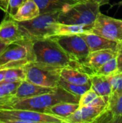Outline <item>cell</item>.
<instances>
[{"label":"cell","mask_w":122,"mask_h":123,"mask_svg":"<svg viewBox=\"0 0 122 123\" xmlns=\"http://www.w3.org/2000/svg\"><path fill=\"white\" fill-rule=\"evenodd\" d=\"M32 48L35 62L55 67L75 68L83 71L81 63L65 51L52 37L32 40Z\"/></svg>","instance_id":"obj_1"},{"label":"cell","mask_w":122,"mask_h":123,"mask_svg":"<svg viewBox=\"0 0 122 123\" xmlns=\"http://www.w3.org/2000/svg\"><path fill=\"white\" fill-rule=\"evenodd\" d=\"M80 97L65 91L61 86H58L50 92L37 95L35 97L15 99L6 103L0 107V110H28L45 113L48 107L60 102L78 103Z\"/></svg>","instance_id":"obj_2"},{"label":"cell","mask_w":122,"mask_h":123,"mask_svg":"<svg viewBox=\"0 0 122 123\" xmlns=\"http://www.w3.org/2000/svg\"><path fill=\"white\" fill-rule=\"evenodd\" d=\"M59 12L42 13L33 19L17 22L27 39L35 40L51 37L58 35Z\"/></svg>","instance_id":"obj_3"},{"label":"cell","mask_w":122,"mask_h":123,"mask_svg":"<svg viewBox=\"0 0 122 123\" xmlns=\"http://www.w3.org/2000/svg\"><path fill=\"white\" fill-rule=\"evenodd\" d=\"M101 6L92 0H86L73 4L68 9L59 12L58 22L64 25H93Z\"/></svg>","instance_id":"obj_4"},{"label":"cell","mask_w":122,"mask_h":123,"mask_svg":"<svg viewBox=\"0 0 122 123\" xmlns=\"http://www.w3.org/2000/svg\"><path fill=\"white\" fill-rule=\"evenodd\" d=\"M35 61L32 40L26 39L7 45L0 55V69L24 67Z\"/></svg>","instance_id":"obj_5"},{"label":"cell","mask_w":122,"mask_h":123,"mask_svg":"<svg viewBox=\"0 0 122 123\" xmlns=\"http://www.w3.org/2000/svg\"><path fill=\"white\" fill-rule=\"evenodd\" d=\"M25 79L32 84L48 88H56L60 79V67H55L38 62H32L24 66Z\"/></svg>","instance_id":"obj_6"},{"label":"cell","mask_w":122,"mask_h":123,"mask_svg":"<svg viewBox=\"0 0 122 123\" xmlns=\"http://www.w3.org/2000/svg\"><path fill=\"white\" fill-rule=\"evenodd\" d=\"M0 123H65L57 116L28 110H0Z\"/></svg>","instance_id":"obj_7"},{"label":"cell","mask_w":122,"mask_h":123,"mask_svg":"<svg viewBox=\"0 0 122 123\" xmlns=\"http://www.w3.org/2000/svg\"><path fill=\"white\" fill-rule=\"evenodd\" d=\"M109 97L99 96L91 104L79 107L71 115L65 118V123H92L104 112Z\"/></svg>","instance_id":"obj_8"},{"label":"cell","mask_w":122,"mask_h":123,"mask_svg":"<svg viewBox=\"0 0 122 123\" xmlns=\"http://www.w3.org/2000/svg\"><path fill=\"white\" fill-rule=\"evenodd\" d=\"M91 33L116 42H122V19L99 13L91 28Z\"/></svg>","instance_id":"obj_9"},{"label":"cell","mask_w":122,"mask_h":123,"mask_svg":"<svg viewBox=\"0 0 122 123\" xmlns=\"http://www.w3.org/2000/svg\"><path fill=\"white\" fill-rule=\"evenodd\" d=\"M51 37H52L65 51L80 63H81L90 53L86 41L81 35H56Z\"/></svg>","instance_id":"obj_10"},{"label":"cell","mask_w":122,"mask_h":123,"mask_svg":"<svg viewBox=\"0 0 122 123\" xmlns=\"http://www.w3.org/2000/svg\"><path fill=\"white\" fill-rule=\"evenodd\" d=\"M95 123H122V90L111 92L106 110Z\"/></svg>","instance_id":"obj_11"},{"label":"cell","mask_w":122,"mask_h":123,"mask_svg":"<svg viewBox=\"0 0 122 123\" xmlns=\"http://www.w3.org/2000/svg\"><path fill=\"white\" fill-rule=\"evenodd\" d=\"M116 53L117 50L113 49H106L91 52L81 63L82 69L89 75L93 74L104 63L111 58L116 57Z\"/></svg>","instance_id":"obj_12"},{"label":"cell","mask_w":122,"mask_h":123,"mask_svg":"<svg viewBox=\"0 0 122 123\" xmlns=\"http://www.w3.org/2000/svg\"><path fill=\"white\" fill-rule=\"evenodd\" d=\"M26 39L18 22L14 19H5L0 23V40L4 44L9 45Z\"/></svg>","instance_id":"obj_13"},{"label":"cell","mask_w":122,"mask_h":123,"mask_svg":"<svg viewBox=\"0 0 122 123\" xmlns=\"http://www.w3.org/2000/svg\"><path fill=\"white\" fill-rule=\"evenodd\" d=\"M80 35L86 41L90 53L106 49L117 50L119 48V42L106 39L99 35L91 32L83 33Z\"/></svg>","instance_id":"obj_14"},{"label":"cell","mask_w":122,"mask_h":123,"mask_svg":"<svg viewBox=\"0 0 122 123\" xmlns=\"http://www.w3.org/2000/svg\"><path fill=\"white\" fill-rule=\"evenodd\" d=\"M56 88H48L41 86L35 84H32L26 79L22 81L14 95V99H26L32 97H35L37 95H40L42 94L50 92L55 90Z\"/></svg>","instance_id":"obj_15"},{"label":"cell","mask_w":122,"mask_h":123,"mask_svg":"<svg viewBox=\"0 0 122 123\" xmlns=\"http://www.w3.org/2000/svg\"><path fill=\"white\" fill-rule=\"evenodd\" d=\"M37 4L40 14L65 10L78 2L86 0H34Z\"/></svg>","instance_id":"obj_16"},{"label":"cell","mask_w":122,"mask_h":123,"mask_svg":"<svg viewBox=\"0 0 122 123\" xmlns=\"http://www.w3.org/2000/svg\"><path fill=\"white\" fill-rule=\"evenodd\" d=\"M60 76L61 79L70 84L83 85L90 83L89 74L75 68H61L60 71Z\"/></svg>","instance_id":"obj_17"},{"label":"cell","mask_w":122,"mask_h":123,"mask_svg":"<svg viewBox=\"0 0 122 123\" xmlns=\"http://www.w3.org/2000/svg\"><path fill=\"white\" fill-rule=\"evenodd\" d=\"M40 14V9L34 0H25L12 19L17 22L29 21L37 17Z\"/></svg>","instance_id":"obj_18"},{"label":"cell","mask_w":122,"mask_h":123,"mask_svg":"<svg viewBox=\"0 0 122 123\" xmlns=\"http://www.w3.org/2000/svg\"><path fill=\"white\" fill-rule=\"evenodd\" d=\"M78 103L60 102L46 109L45 113L59 117L65 121V118L74 113L78 109Z\"/></svg>","instance_id":"obj_19"},{"label":"cell","mask_w":122,"mask_h":123,"mask_svg":"<svg viewBox=\"0 0 122 123\" xmlns=\"http://www.w3.org/2000/svg\"><path fill=\"white\" fill-rule=\"evenodd\" d=\"M89 76L91 88L99 96L109 97L111 94V87L108 78L106 76L95 74Z\"/></svg>","instance_id":"obj_20"},{"label":"cell","mask_w":122,"mask_h":123,"mask_svg":"<svg viewBox=\"0 0 122 123\" xmlns=\"http://www.w3.org/2000/svg\"><path fill=\"white\" fill-rule=\"evenodd\" d=\"M93 25H64L60 24L58 35H80L90 32Z\"/></svg>","instance_id":"obj_21"},{"label":"cell","mask_w":122,"mask_h":123,"mask_svg":"<svg viewBox=\"0 0 122 123\" xmlns=\"http://www.w3.org/2000/svg\"><path fill=\"white\" fill-rule=\"evenodd\" d=\"M58 86H61L65 91L73 94L74 96L80 97L84 92H86L87 90H88L91 88V82L86 84L78 85V84H70L60 78L58 83Z\"/></svg>","instance_id":"obj_22"},{"label":"cell","mask_w":122,"mask_h":123,"mask_svg":"<svg viewBox=\"0 0 122 123\" xmlns=\"http://www.w3.org/2000/svg\"><path fill=\"white\" fill-rule=\"evenodd\" d=\"M26 78L25 67H17L5 68L4 79L5 82H17L22 81Z\"/></svg>","instance_id":"obj_23"},{"label":"cell","mask_w":122,"mask_h":123,"mask_svg":"<svg viewBox=\"0 0 122 123\" xmlns=\"http://www.w3.org/2000/svg\"><path fill=\"white\" fill-rule=\"evenodd\" d=\"M117 62H116V58L114 57L106 61L105 63H104L99 68L96 70V71L94 73L95 74L99 75H103V76H109L116 71H117Z\"/></svg>","instance_id":"obj_24"},{"label":"cell","mask_w":122,"mask_h":123,"mask_svg":"<svg viewBox=\"0 0 122 123\" xmlns=\"http://www.w3.org/2000/svg\"><path fill=\"white\" fill-rule=\"evenodd\" d=\"M111 87V92L122 90V72L116 71L115 73L106 76Z\"/></svg>","instance_id":"obj_25"},{"label":"cell","mask_w":122,"mask_h":123,"mask_svg":"<svg viewBox=\"0 0 122 123\" xmlns=\"http://www.w3.org/2000/svg\"><path fill=\"white\" fill-rule=\"evenodd\" d=\"M98 97L99 95L91 88H90L80 97L78 102L79 107H83L91 104Z\"/></svg>","instance_id":"obj_26"},{"label":"cell","mask_w":122,"mask_h":123,"mask_svg":"<svg viewBox=\"0 0 122 123\" xmlns=\"http://www.w3.org/2000/svg\"><path fill=\"white\" fill-rule=\"evenodd\" d=\"M24 1L25 0H9L5 10L6 14L10 18H12Z\"/></svg>","instance_id":"obj_27"},{"label":"cell","mask_w":122,"mask_h":123,"mask_svg":"<svg viewBox=\"0 0 122 123\" xmlns=\"http://www.w3.org/2000/svg\"><path fill=\"white\" fill-rule=\"evenodd\" d=\"M116 58L117 62V70L118 71L122 72V42L119 43Z\"/></svg>","instance_id":"obj_28"},{"label":"cell","mask_w":122,"mask_h":123,"mask_svg":"<svg viewBox=\"0 0 122 123\" xmlns=\"http://www.w3.org/2000/svg\"><path fill=\"white\" fill-rule=\"evenodd\" d=\"M14 99V96H6L0 92V107L4 105L9 103Z\"/></svg>","instance_id":"obj_29"},{"label":"cell","mask_w":122,"mask_h":123,"mask_svg":"<svg viewBox=\"0 0 122 123\" xmlns=\"http://www.w3.org/2000/svg\"><path fill=\"white\" fill-rule=\"evenodd\" d=\"M9 0H0V9L5 12Z\"/></svg>","instance_id":"obj_30"},{"label":"cell","mask_w":122,"mask_h":123,"mask_svg":"<svg viewBox=\"0 0 122 123\" xmlns=\"http://www.w3.org/2000/svg\"><path fill=\"white\" fill-rule=\"evenodd\" d=\"M93 1H96L97 2L100 6H102V5H104V4H106L109 2L110 0H92Z\"/></svg>","instance_id":"obj_31"},{"label":"cell","mask_w":122,"mask_h":123,"mask_svg":"<svg viewBox=\"0 0 122 123\" xmlns=\"http://www.w3.org/2000/svg\"><path fill=\"white\" fill-rule=\"evenodd\" d=\"M6 46H7V45L4 44V43H2V42L0 40V55H1V54L3 53V51L6 49Z\"/></svg>","instance_id":"obj_32"},{"label":"cell","mask_w":122,"mask_h":123,"mask_svg":"<svg viewBox=\"0 0 122 123\" xmlns=\"http://www.w3.org/2000/svg\"><path fill=\"white\" fill-rule=\"evenodd\" d=\"M5 69H0V82H2L4 79Z\"/></svg>","instance_id":"obj_33"},{"label":"cell","mask_w":122,"mask_h":123,"mask_svg":"<svg viewBox=\"0 0 122 123\" xmlns=\"http://www.w3.org/2000/svg\"><path fill=\"white\" fill-rule=\"evenodd\" d=\"M118 5H119V6H121V5H122V1H120L119 3H118Z\"/></svg>","instance_id":"obj_34"}]
</instances>
